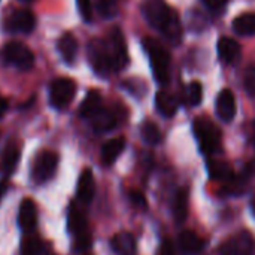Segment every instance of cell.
Returning <instances> with one entry per match:
<instances>
[{"mask_svg":"<svg viewBox=\"0 0 255 255\" xmlns=\"http://www.w3.org/2000/svg\"><path fill=\"white\" fill-rule=\"evenodd\" d=\"M142 13L145 19L158 31H161L169 42L178 45L182 37V25L178 13L167 6L164 0H143Z\"/></svg>","mask_w":255,"mask_h":255,"instance_id":"6da1fadb","label":"cell"},{"mask_svg":"<svg viewBox=\"0 0 255 255\" xmlns=\"http://www.w3.org/2000/svg\"><path fill=\"white\" fill-rule=\"evenodd\" d=\"M143 48L149 55L155 81L166 85L170 81V55L167 49L163 48V45L152 37L143 39Z\"/></svg>","mask_w":255,"mask_h":255,"instance_id":"7a4b0ae2","label":"cell"},{"mask_svg":"<svg viewBox=\"0 0 255 255\" xmlns=\"http://www.w3.org/2000/svg\"><path fill=\"white\" fill-rule=\"evenodd\" d=\"M67 227L73 236L75 250L79 253H87L91 248V233L88 230V223L85 212L76 205L72 203L67 214Z\"/></svg>","mask_w":255,"mask_h":255,"instance_id":"3957f363","label":"cell"},{"mask_svg":"<svg viewBox=\"0 0 255 255\" xmlns=\"http://www.w3.org/2000/svg\"><path fill=\"white\" fill-rule=\"evenodd\" d=\"M0 57L3 63L13 66L19 70H30L34 66V55L30 48L21 42H7L1 51Z\"/></svg>","mask_w":255,"mask_h":255,"instance_id":"277c9868","label":"cell"},{"mask_svg":"<svg viewBox=\"0 0 255 255\" xmlns=\"http://www.w3.org/2000/svg\"><path fill=\"white\" fill-rule=\"evenodd\" d=\"M194 133L199 140L200 149L205 154H214L221 146V131L220 128L206 118H199L194 123Z\"/></svg>","mask_w":255,"mask_h":255,"instance_id":"5b68a950","label":"cell"},{"mask_svg":"<svg viewBox=\"0 0 255 255\" xmlns=\"http://www.w3.org/2000/svg\"><path fill=\"white\" fill-rule=\"evenodd\" d=\"M105 42H106L108 52L111 57L112 70L118 72V70L124 69L128 63V52H127V45H126L123 31L118 27L112 28L108 39H105Z\"/></svg>","mask_w":255,"mask_h":255,"instance_id":"8992f818","label":"cell"},{"mask_svg":"<svg viewBox=\"0 0 255 255\" xmlns=\"http://www.w3.org/2000/svg\"><path fill=\"white\" fill-rule=\"evenodd\" d=\"M58 167V155L54 151H42L33 163L31 176L36 184H43L54 178Z\"/></svg>","mask_w":255,"mask_h":255,"instance_id":"52a82bcc","label":"cell"},{"mask_svg":"<svg viewBox=\"0 0 255 255\" xmlns=\"http://www.w3.org/2000/svg\"><path fill=\"white\" fill-rule=\"evenodd\" d=\"M76 85L69 78H58L49 87V102L55 109H63L73 100Z\"/></svg>","mask_w":255,"mask_h":255,"instance_id":"ba28073f","label":"cell"},{"mask_svg":"<svg viewBox=\"0 0 255 255\" xmlns=\"http://www.w3.org/2000/svg\"><path fill=\"white\" fill-rule=\"evenodd\" d=\"M221 255H255V239L250 232H239L220 248Z\"/></svg>","mask_w":255,"mask_h":255,"instance_id":"9c48e42d","label":"cell"},{"mask_svg":"<svg viewBox=\"0 0 255 255\" xmlns=\"http://www.w3.org/2000/svg\"><path fill=\"white\" fill-rule=\"evenodd\" d=\"M88 60L96 73L106 76L109 72H112L111 57L108 52L106 42L103 39H93L88 43Z\"/></svg>","mask_w":255,"mask_h":255,"instance_id":"30bf717a","label":"cell"},{"mask_svg":"<svg viewBox=\"0 0 255 255\" xmlns=\"http://www.w3.org/2000/svg\"><path fill=\"white\" fill-rule=\"evenodd\" d=\"M6 27L13 33H30L36 27V18L28 9H19L7 18Z\"/></svg>","mask_w":255,"mask_h":255,"instance_id":"8fae6325","label":"cell"},{"mask_svg":"<svg viewBox=\"0 0 255 255\" xmlns=\"http://www.w3.org/2000/svg\"><path fill=\"white\" fill-rule=\"evenodd\" d=\"M18 224L22 232L31 233L37 226V209L31 199H24L18 211Z\"/></svg>","mask_w":255,"mask_h":255,"instance_id":"7c38bea8","label":"cell"},{"mask_svg":"<svg viewBox=\"0 0 255 255\" xmlns=\"http://www.w3.org/2000/svg\"><path fill=\"white\" fill-rule=\"evenodd\" d=\"M217 115L220 117V120H223L224 123H230L233 121L235 115H236V99L235 94L230 90H223L218 97H217Z\"/></svg>","mask_w":255,"mask_h":255,"instance_id":"4fadbf2b","label":"cell"},{"mask_svg":"<svg viewBox=\"0 0 255 255\" xmlns=\"http://www.w3.org/2000/svg\"><path fill=\"white\" fill-rule=\"evenodd\" d=\"M19 155H21L19 146L15 143L6 145V148L1 151V154H0V175L3 178H9L13 175V172L18 166V161H19Z\"/></svg>","mask_w":255,"mask_h":255,"instance_id":"5bb4252c","label":"cell"},{"mask_svg":"<svg viewBox=\"0 0 255 255\" xmlns=\"http://www.w3.org/2000/svg\"><path fill=\"white\" fill-rule=\"evenodd\" d=\"M94 193H96V182H94L93 172L90 169H85L78 179L76 197L82 205H90L94 199Z\"/></svg>","mask_w":255,"mask_h":255,"instance_id":"9a60e30c","label":"cell"},{"mask_svg":"<svg viewBox=\"0 0 255 255\" xmlns=\"http://www.w3.org/2000/svg\"><path fill=\"white\" fill-rule=\"evenodd\" d=\"M88 121L91 123V127H93V130L96 133H106V131H111L112 128L117 127L118 118H117V115L111 109L102 108Z\"/></svg>","mask_w":255,"mask_h":255,"instance_id":"2e32d148","label":"cell"},{"mask_svg":"<svg viewBox=\"0 0 255 255\" xmlns=\"http://www.w3.org/2000/svg\"><path fill=\"white\" fill-rule=\"evenodd\" d=\"M218 55L227 64H236L241 60V45L232 37H221L218 40Z\"/></svg>","mask_w":255,"mask_h":255,"instance_id":"e0dca14e","label":"cell"},{"mask_svg":"<svg viewBox=\"0 0 255 255\" xmlns=\"http://www.w3.org/2000/svg\"><path fill=\"white\" fill-rule=\"evenodd\" d=\"M178 245H179V250L185 255H196L203 250L205 241L197 233L191 230H185L179 235Z\"/></svg>","mask_w":255,"mask_h":255,"instance_id":"ac0fdd59","label":"cell"},{"mask_svg":"<svg viewBox=\"0 0 255 255\" xmlns=\"http://www.w3.org/2000/svg\"><path fill=\"white\" fill-rule=\"evenodd\" d=\"M111 247L114 253L118 255H134L136 253V241L127 232L117 233L111 239Z\"/></svg>","mask_w":255,"mask_h":255,"instance_id":"d6986e66","label":"cell"},{"mask_svg":"<svg viewBox=\"0 0 255 255\" xmlns=\"http://www.w3.org/2000/svg\"><path fill=\"white\" fill-rule=\"evenodd\" d=\"M155 106H157V111L163 117L170 118L176 114V111L179 108V102L173 94H170L167 91H158L155 96Z\"/></svg>","mask_w":255,"mask_h":255,"instance_id":"ffe728a7","label":"cell"},{"mask_svg":"<svg viewBox=\"0 0 255 255\" xmlns=\"http://www.w3.org/2000/svg\"><path fill=\"white\" fill-rule=\"evenodd\" d=\"M126 148V139L124 137H115L108 140L102 146V161L106 166H111L115 163V160L121 155V152Z\"/></svg>","mask_w":255,"mask_h":255,"instance_id":"44dd1931","label":"cell"},{"mask_svg":"<svg viewBox=\"0 0 255 255\" xmlns=\"http://www.w3.org/2000/svg\"><path fill=\"white\" fill-rule=\"evenodd\" d=\"M57 46H58V51H60L63 60L67 64H72L75 61V58H76V54H78V40H76V37L72 33H64L60 37Z\"/></svg>","mask_w":255,"mask_h":255,"instance_id":"7402d4cb","label":"cell"},{"mask_svg":"<svg viewBox=\"0 0 255 255\" xmlns=\"http://www.w3.org/2000/svg\"><path fill=\"white\" fill-rule=\"evenodd\" d=\"M103 108V103H102V96H100V93L99 91H96V90H91L88 94H87V97H85V100L81 103V106H79V115L82 117V118H85V120H90L94 114H97L100 109Z\"/></svg>","mask_w":255,"mask_h":255,"instance_id":"603a6c76","label":"cell"},{"mask_svg":"<svg viewBox=\"0 0 255 255\" xmlns=\"http://www.w3.org/2000/svg\"><path fill=\"white\" fill-rule=\"evenodd\" d=\"M188 190L187 188H181L176 194H175V199H173V203H172V209H173V217H175V221L178 224H182L185 223L187 217H188Z\"/></svg>","mask_w":255,"mask_h":255,"instance_id":"cb8c5ba5","label":"cell"},{"mask_svg":"<svg viewBox=\"0 0 255 255\" xmlns=\"http://www.w3.org/2000/svg\"><path fill=\"white\" fill-rule=\"evenodd\" d=\"M208 170L209 175L214 181H221V182H230L235 178V172L233 167L226 163V161H217V160H211L208 163Z\"/></svg>","mask_w":255,"mask_h":255,"instance_id":"d4e9b609","label":"cell"},{"mask_svg":"<svg viewBox=\"0 0 255 255\" xmlns=\"http://www.w3.org/2000/svg\"><path fill=\"white\" fill-rule=\"evenodd\" d=\"M233 30L241 36H255V12H247L235 18Z\"/></svg>","mask_w":255,"mask_h":255,"instance_id":"484cf974","label":"cell"},{"mask_svg":"<svg viewBox=\"0 0 255 255\" xmlns=\"http://www.w3.org/2000/svg\"><path fill=\"white\" fill-rule=\"evenodd\" d=\"M45 251V244L37 236H28L21 244V255H40Z\"/></svg>","mask_w":255,"mask_h":255,"instance_id":"4316f807","label":"cell"},{"mask_svg":"<svg viewBox=\"0 0 255 255\" xmlns=\"http://www.w3.org/2000/svg\"><path fill=\"white\" fill-rule=\"evenodd\" d=\"M140 134H142L143 142L148 143V145H157L161 140L160 128L154 123H151V121L143 123V126L140 128Z\"/></svg>","mask_w":255,"mask_h":255,"instance_id":"83f0119b","label":"cell"},{"mask_svg":"<svg viewBox=\"0 0 255 255\" xmlns=\"http://www.w3.org/2000/svg\"><path fill=\"white\" fill-rule=\"evenodd\" d=\"M96 6L103 18H114L118 12L117 0H96Z\"/></svg>","mask_w":255,"mask_h":255,"instance_id":"f1b7e54d","label":"cell"},{"mask_svg":"<svg viewBox=\"0 0 255 255\" xmlns=\"http://www.w3.org/2000/svg\"><path fill=\"white\" fill-rule=\"evenodd\" d=\"M187 99L191 106H197L203 99V87L200 82L193 81L187 88Z\"/></svg>","mask_w":255,"mask_h":255,"instance_id":"f546056e","label":"cell"},{"mask_svg":"<svg viewBox=\"0 0 255 255\" xmlns=\"http://www.w3.org/2000/svg\"><path fill=\"white\" fill-rule=\"evenodd\" d=\"M244 87L247 90V93L255 97V63L250 64L245 70V75H244Z\"/></svg>","mask_w":255,"mask_h":255,"instance_id":"4dcf8cb0","label":"cell"},{"mask_svg":"<svg viewBox=\"0 0 255 255\" xmlns=\"http://www.w3.org/2000/svg\"><path fill=\"white\" fill-rule=\"evenodd\" d=\"M76 1H78V7H79V12H81L82 18L85 21H91V18H93L91 0H76Z\"/></svg>","mask_w":255,"mask_h":255,"instance_id":"1f68e13d","label":"cell"},{"mask_svg":"<svg viewBox=\"0 0 255 255\" xmlns=\"http://www.w3.org/2000/svg\"><path fill=\"white\" fill-rule=\"evenodd\" d=\"M130 200L139 209H146V206H148V202L140 191H130Z\"/></svg>","mask_w":255,"mask_h":255,"instance_id":"d6a6232c","label":"cell"},{"mask_svg":"<svg viewBox=\"0 0 255 255\" xmlns=\"http://www.w3.org/2000/svg\"><path fill=\"white\" fill-rule=\"evenodd\" d=\"M160 255H176V248L172 241L164 239L160 247Z\"/></svg>","mask_w":255,"mask_h":255,"instance_id":"836d02e7","label":"cell"},{"mask_svg":"<svg viewBox=\"0 0 255 255\" xmlns=\"http://www.w3.org/2000/svg\"><path fill=\"white\" fill-rule=\"evenodd\" d=\"M202 1L212 10H221L227 4L229 0H202Z\"/></svg>","mask_w":255,"mask_h":255,"instance_id":"e575fe53","label":"cell"},{"mask_svg":"<svg viewBox=\"0 0 255 255\" xmlns=\"http://www.w3.org/2000/svg\"><path fill=\"white\" fill-rule=\"evenodd\" d=\"M7 108H9L7 100H6V99H3V97H0V118L4 115V112L7 111Z\"/></svg>","mask_w":255,"mask_h":255,"instance_id":"d590c367","label":"cell"},{"mask_svg":"<svg viewBox=\"0 0 255 255\" xmlns=\"http://www.w3.org/2000/svg\"><path fill=\"white\" fill-rule=\"evenodd\" d=\"M7 191V185H6V182H3V181H0V202H1V197L4 196V193Z\"/></svg>","mask_w":255,"mask_h":255,"instance_id":"8d00e7d4","label":"cell"},{"mask_svg":"<svg viewBox=\"0 0 255 255\" xmlns=\"http://www.w3.org/2000/svg\"><path fill=\"white\" fill-rule=\"evenodd\" d=\"M253 143H254L255 146V123L254 126H253Z\"/></svg>","mask_w":255,"mask_h":255,"instance_id":"74e56055","label":"cell"},{"mask_svg":"<svg viewBox=\"0 0 255 255\" xmlns=\"http://www.w3.org/2000/svg\"><path fill=\"white\" fill-rule=\"evenodd\" d=\"M251 206H253V211H254V214H255V196H254V199H253V202H251Z\"/></svg>","mask_w":255,"mask_h":255,"instance_id":"f35d334b","label":"cell"},{"mask_svg":"<svg viewBox=\"0 0 255 255\" xmlns=\"http://www.w3.org/2000/svg\"><path fill=\"white\" fill-rule=\"evenodd\" d=\"M40 255H49V254H48V253H46V250H45V251H43Z\"/></svg>","mask_w":255,"mask_h":255,"instance_id":"ab89813d","label":"cell"},{"mask_svg":"<svg viewBox=\"0 0 255 255\" xmlns=\"http://www.w3.org/2000/svg\"><path fill=\"white\" fill-rule=\"evenodd\" d=\"M19 1H31V0H19Z\"/></svg>","mask_w":255,"mask_h":255,"instance_id":"60d3db41","label":"cell"}]
</instances>
